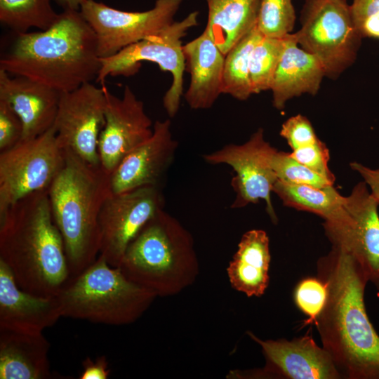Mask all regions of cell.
Listing matches in <instances>:
<instances>
[{
  "instance_id": "6da1fadb",
  "label": "cell",
  "mask_w": 379,
  "mask_h": 379,
  "mask_svg": "<svg viewBox=\"0 0 379 379\" xmlns=\"http://www.w3.org/2000/svg\"><path fill=\"white\" fill-rule=\"evenodd\" d=\"M317 270L328 289L314 321L323 347L343 379H379V334L366 310L364 271L350 251L334 245Z\"/></svg>"
},
{
  "instance_id": "7a4b0ae2",
  "label": "cell",
  "mask_w": 379,
  "mask_h": 379,
  "mask_svg": "<svg viewBox=\"0 0 379 379\" xmlns=\"http://www.w3.org/2000/svg\"><path fill=\"white\" fill-rule=\"evenodd\" d=\"M100 67L95 34L77 10H64L46 30L12 32L0 57V69L60 93L95 81Z\"/></svg>"
},
{
  "instance_id": "3957f363",
  "label": "cell",
  "mask_w": 379,
  "mask_h": 379,
  "mask_svg": "<svg viewBox=\"0 0 379 379\" xmlns=\"http://www.w3.org/2000/svg\"><path fill=\"white\" fill-rule=\"evenodd\" d=\"M0 260L18 286L32 294L55 296L69 279L63 239L48 190L23 197L0 216Z\"/></svg>"
},
{
  "instance_id": "277c9868",
  "label": "cell",
  "mask_w": 379,
  "mask_h": 379,
  "mask_svg": "<svg viewBox=\"0 0 379 379\" xmlns=\"http://www.w3.org/2000/svg\"><path fill=\"white\" fill-rule=\"evenodd\" d=\"M51 212L63 239L69 278L98 258L102 206L112 194L110 175L65 149V164L48 190Z\"/></svg>"
},
{
  "instance_id": "5b68a950",
  "label": "cell",
  "mask_w": 379,
  "mask_h": 379,
  "mask_svg": "<svg viewBox=\"0 0 379 379\" xmlns=\"http://www.w3.org/2000/svg\"><path fill=\"white\" fill-rule=\"evenodd\" d=\"M118 267L128 279L157 297L181 293L199 274L192 234L164 209L130 242Z\"/></svg>"
},
{
  "instance_id": "8992f818",
  "label": "cell",
  "mask_w": 379,
  "mask_h": 379,
  "mask_svg": "<svg viewBox=\"0 0 379 379\" xmlns=\"http://www.w3.org/2000/svg\"><path fill=\"white\" fill-rule=\"evenodd\" d=\"M55 296L62 317L112 326L134 323L157 298L100 255L69 278Z\"/></svg>"
},
{
  "instance_id": "52a82bcc",
  "label": "cell",
  "mask_w": 379,
  "mask_h": 379,
  "mask_svg": "<svg viewBox=\"0 0 379 379\" xmlns=\"http://www.w3.org/2000/svg\"><path fill=\"white\" fill-rule=\"evenodd\" d=\"M298 45L321 63L326 77L338 78L357 59L362 36L346 0H305Z\"/></svg>"
},
{
  "instance_id": "ba28073f",
  "label": "cell",
  "mask_w": 379,
  "mask_h": 379,
  "mask_svg": "<svg viewBox=\"0 0 379 379\" xmlns=\"http://www.w3.org/2000/svg\"><path fill=\"white\" fill-rule=\"evenodd\" d=\"M198 11L189 13L180 21H174L160 32L131 44L117 54L100 58L101 67L95 79L103 84L108 77H131L135 74L142 62L155 63L168 72L172 82L163 97V106L169 117L179 111L183 96L185 58L182 39L187 31L198 25Z\"/></svg>"
},
{
  "instance_id": "9c48e42d",
  "label": "cell",
  "mask_w": 379,
  "mask_h": 379,
  "mask_svg": "<svg viewBox=\"0 0 379 379\" xmlns=\"http://www.w3.org/2000/svg\"><path fill=\"white\" fill-rule=\"evenodd\" d=\"M65 164V149L52 126L0 152V216L23 197L48 190Z\"/></svg>"
},
{
  "instance_id": "30bf717a",
  "label": "cell",
  "mask_w": 379,
  "mask_h": 379,
  "mask_svg": "<svg viewBox=\"0 0 379 379\" xmlns=\"http://www.w3.org/2000/svg\"><path fill=\"white\" fill-rule=\"evenodd\" d=\"M277 149L265 138L264 129L258 128L242 144H227L221 149L204 154L205 162L226 164L235 172L231 186L236 194L232 208H240L263 200L266 211L272 222L278 218L273 207L271 193L277 180L272 166L274 154Z\"/></svg>"
},
{
  "instance_id": "8fae6325",
  "label": "cell",
  "mask_w": 379,
  "mask_h": 379,
  "mask_svg": "<svg viewBox=\"0 0 379 379\" xmlns=\"http://www.w3.org/2000/svg\"><path fill=\"white\" fill-rule=\"evenodd\" d=\"M182 2L156 0L151 9L133 12L86 0L79 11L95 34L100 58H105L168 27L175 21Z\"/></svg>"
},
{
  "instance_id": "7c38bea8",
  "label": "cell",
  "mask_w": 379,
  "mask_h": 379,
  "mask_svg": "<svg viewBox=\"0 0 379 379\" xmlns=\"http://www.w3.org/2000/svg\"><path fill=\"white\" fill-rule=\"evenodd\" d=\"M105 109L103 84L98 87L89 82L61 93L53 126L62 149L92 166H101L98 145L105 122Z\"/></svg>"
},
{
  "instance_id": "4fadbf2b",
  "label": "cell",
  "mask_w": 379,
  "mask_h": 379,
  "mask_svg": "<svg viewBox=\"0 0 379 379\" xmlns=\"http://www.w3.org/2000/svg\"><path fill=\"white\" fill-rule=\"evenodd\" d=\"M164 205L162 189L159 187H144L110 194L98 218L99 255L112 267H118L130 242Z\"/></svg>"
},
{
  "instance_id": "5bb4252c",
  "label": "cell",
  "mask_w": 379,
  "mask_h": 379,
  "mask_svg": "<svg viewBox=\"0 0 379 379\" xmlns=\"http://www.w3.org/2000/svg\"><path fill=\"white\" fill-rule=\"evenodd\" d=\"M106 95L105 122L98 149L102 168L109 175L121 161L153 133L152 121L142 101L124 87L123 96L112 94L103 83Z\"/></svg>"
},
{
  "instance_id": "9a60e30c",
  "label": "cell",
  "mask_w": 379,
  "mask_h": 379,
  "mask_svg": "<svg viewBox=\"0 0 379 379\" xmlns=\"http://www.w3.org/2000/svg\"><path fill=\"white\" fill-rule=\"evenodd\" d=\"M349 222L325 229L332 245L346 248L364 271L368 281L379 290V205L365 182L361 181L345 197Z\"/></svg>"
},
{
  "instance_id": "2e32d148",
  "label": "cell",
  "mask_w": 379,
  "mask_h": 379,
  "mask_svg": "<svg viewBox=\"0 0 379 379\" xmlns=\"http://www.w3.org/2000/svg\"><path fill=\"white\" fill-rule=\"evenodd\" d=\"M171 126L170 119L155 121L152 135L133 149L110 175L112 194L144 187L163 189L178 147Z\"/></svg>"
},
{
  "instance_id": "e0dca14e",
  "label": "cell",
  "mask_w": 379,
  "mask_h": 379,
  "mask_svg": "<svg viewBox=\"0 0 379 379\" xmlns=\"http://www.w3.org/2000/svg\"><path fill=\"white\" fill-rule=\"evenodd\" d=\"M248 335L260 345L266 364L252 376L284 379H341L331 355L309 335L286 339L262 340Z\"/></svg>"
},
{
  "instance_id": "ac0fdd59",
  "label": "cell",
  "mask_w": 379,
  "mask_h": 379,
  "mask_svg": "<svg viewBox=\"0 0 379 379\" xmlns=\"http://www.w3.org/2000/svg\"><path fill=\"white\" fill-rule=\"evenodd\" d=\"M62 317L56 296L21 289L10 268L0 260V328L43 332Z\"/></svg>"
},
{
  "instance_id": "d6986e66",
  "label": "cell",
  "mask_w": 379,
  "mask_h": 379,
  "mask_svg": "<svg viewBox=\"0 0 379 379\" xmlns=\"http://www.w3.org/2000/svg\"><path fill=\"white\" fill-rule=\"evenodd\" d=\"M60 95L40 83L0 69V100L9 103L21 119L22 140L36 138L53 126Z\"/></svg>"
},
{
  "instance_id": "ffe728a7",
  "label": "cell",
  "mask_w": 379,
  "mask_h": 379,
  "mask_svg": "<svg viewBox=\"0 0 379 379\" xmlns=\"http://www.w3.org/2000/svg\"><path fill=\"white\" fill-rule=\"evenodd\" d=\"M185 70L190 83L183 97L193 109H207L222 93L225 55L204 29L182 46Z\"/></svg>"
},
{
  "instance_id": "44dd1931",
  "label": "cell",
  "mask_w": 379,
  "mask_h": 379,
  "mask_svg": "<svg viewBox=\"0 0 379 379\" xmlns=\"http://www.w3.org/2000/svg\"><path fill=\"white\" fill-rule=\"evenodd\" d=\"M324 77L319 60L298 45L295 33L288 34L270 88L272 105L281 110L294 97L305 93L316 95Z\"/></svg>"
},
{
  "instance_id": "7402d4cb",
  "label": "cell",
  "mask_w": 379,
  "mask_h": 379,
  "mask_svg": "<svg viewBox=\"0 0 379 379\" xmlns=\"http://www.w3.org/2000/svg\"><path fill=\"white\" fill-rule=\"evenodd\" d=\"M50 347L42 332L0 328V378H54L48 360Z\"/></svg>"
},
{
  "instance_id": "603a6c76",
  "label": "cell",
  "mask_w": 379,
  "mask_h": 379,
  "mask_svg": "<svg viewBox=\"0 0 379 379\" xmlns=\"http://www.w3.org/2000/svg\"><path fill=\"white\" fill-rule=\"evenodd\" d=\"M270 239L262 230H251L241 237L227 267L231 286L247 297L262 296L269 286Z\"/></svg>"
},
{
  "instance_id": "cb8c5ba5",
  "label": "cell",
  "mask_w": 379,
  "mask_h": 379,
  "mask_svg": "<svg viewBox=\"0 0 379 379\" xmlns=\"http://www.w3.org/2000/svg\"><path fill=\"white\" fill-rule=\"evenodd\" d=\"M204 28L225 55L257 24L261 0H205Z\"/></svg>"
},
{
  "instance_id": "d4e9b609",
  "label": "cell",
  "mask_w": 379,
  "mask_h": 379,
  "mask_svg": "<svg viewBox=\"0 0 379 379\" xmlns=\"http://www.w3.org/2000/svg\"><path fill=\"white\" fill-rule=\"evenodd\" d=\"M272 192L284 206L320 216L324 224L339 223L347 218L345 197L341 195L333 185L319 188L277 180Z\"/></svg>"
},
{
  "instance_id": "484cf974",
  "label": "cell",
  "mask_w": 379,
  "mask_h": 379,
  "mask_svg": "<svg viewBox=\"0 0 379 379\" xmlns=\"http://www.w3.org/2000/svg\"><path fill=\"white\" fill-rule=\"evenodd\" d=\"M262 37L255 25L227 53L222 74L223 94L241 101L253 94L250 79L251 55Z\"/></svg>"
},
{
  "instance_id": "4316f807",
  "label": "cell",
  "mask_w": 379,
  "mask_h": 379,
  "mask_svg": "<svg viewBox=\"0 0 379 379\" xmlns=\"http://www.w3.org/2000/svg\"><path fill=\"white\" fill-rule=\"evenodd\" d=\"M59 15L51 0H0V22L12 32H27L33 27L46 30Z\"/></svg>"
},
{
  "instance_id": "83f0119b",
  "label": "cell",
  "mask_w": 379,
  "mask_h": 379,
  "mask_svg": "<svg viewBox=\"0 0 379 379\" xmlns=\"http://www.w3.org/2000/svg\"><path fill=\"white\" fill-rule=\"evenodd\" d=\"M287 36L281 38L262 36L255 46L250 60V79L253 94L270 90Z\"/></svg>"
},
{
  "instance_id": "f1b7e54d",
  "label": "cell",
  "mask_w": 379,
  "mask_h": 379,
  "mask_svg": "<svg viewBox=\"0 0 379 379\" xmlns=\"http://www.w3.org/2000/svg\"><path fill=\"white\" fill-rule=\"evenodd\" d=\"M295 21L292 0H261L256 26L264 36L281 38L291 33Z\"/></svg>"
},
{
  "instance_id": "f546056e",
  "label": "cell",
  "mask_w": 379,
  "mask_h": 379,
  "mask_svg": "<svg viewBox=\"0 0 379 379\" xmlns=\"http://www.w3.org/2000/svg\"><path fill=\"white\" fill-rule=\"evenodd\" d=\"M272 166L277 180L284 182L319 188L334 184L294 159L288 152L277 150L272 157Z\"/></svg>"
},
{
  "instance_id": "4dcf8cb0",
  "label": "cell",
  "mask_w": 379,
  "mask_h": 379,
  "mask_svg": "<svg viewBox=\"0 0 379 379\" xmlns=\"http://www.w3.org/2000/svg\"><path fill=\"white\" fill-rule=\"evenodd\" d=\"M293 297L297 307L308 317L306 324L314 323L327 301L326 284L318 277H306L295 286Z\"/></svg>"
},
{
  "instance_id": "1f68e13d",
  "label": "cell",
  "mask_w": 379,
  "mask_h": 379,
  "mask_svg": "<svg viewBox=\"0 0 379 379\" xmlns=\"http://www.w3.org/2000/svg\"><path fill=\"white\" fill-rule=\"evenodd\" d=\"M350 8L354 26L362 38L379 39V0H353Z\"/></svg>"
},
{
  "instance_id": "d6a6232c",
  "label": "cell",
  "mask_w": 379,
  "mask_h": 379,
  "mask_svg": "<svg viewBox=\"0 0 379 379\" xmlns=\"http://www.w3.org/2000/svg\"><path fill=\"white\" fill-rule=\"evenodd\" d=\"M291 157L317 173L334 182L335 176L328 168L329 150L320 139L310 145L292 150Z\"/></svg>"
},
{
  "instance_id": "836d02e7",
  "label": "cell",
  "mask_w": 379,
  "mask_h": 379,
  "mask_svg": "<svg viewBox=\"0 0 379 379\" xmlns=\"http://www.w3.org/2000/svg\"><path fill=\"white\" fill-rule=\"evenodd\" d=\"M279 134L292 150L313 144L319 139L310 120L301 114L293 116L284 121Z\"/></svg>"
},
{
  "instance_id": "e575fe53",
  "label": "cell",
  "mask_w": 379,
  "mask_h": 379,
  "mask_svg": "<svg viewBox=\"0 0 379 379\" xmlns=\"http://www.w3.org/2000/svg\"><path fill=\"white\" fill-rule=\"evenodd\" d=\"M22 135L21 119L9 103L0 100V152L17 145Z\"/></svg>"
},
{
  "instance_id": "d590c367",
  "label": "cell",
  "mask_w": 379,
  "mask_h": 379,
  "mask_svg": "<svg viewBox=\"0 0 379 379\" xmlns=\"http://www.w3.org/2000/svg\"><path fill=\"white\" fill-rule=\"evenodd\" d=\"M83 371L80 379H107L110 374L108 361L105 355L92 360L87 357L82 361Z\"/></svg>"
},
{
  "instance_id": "8d00e7d4",
  "label": "cell",
  "mask_w": 379,
  "mask_h": 379,
  "mask_svg": "<svg viewBox=\"0 0 379 379\" xmlns=\"http://www.w3.org/2000/svg\"><path fill=\"white\" fill-rule=\"evenodd\" d=\"M350 168L361 175L379 205V166L371 168L359 162L352 161Z\"/></svg>"
},
{
  "instance_id": "74e56055",
  "label": "cell",
  "mask_w": 379,
  "mask_h": 379,
  "mask_svg": "<svg viewBox=\"0 0 379 379\" xmlns=\"http://www.w3.org/2000/svg\"><path fill=\"white\" fill-rule=\"evenodd\" d=\"M64 10L79 11L81 4L86 0H55Z\"/></svg>"
}]
</instances>
